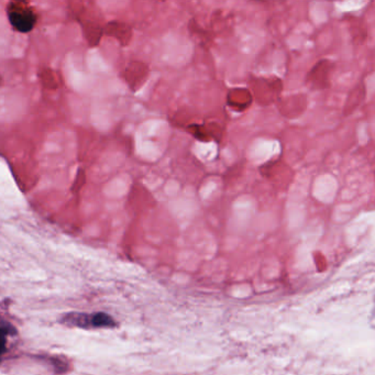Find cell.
<instances>
[{
  "label": "cell",
  "instance_id": "9c48e42d",
  "mask_svg": "<svg viewBox=\"0 0 375 375\" xmlns=\"http://www.w3.org/2000/svg\"><path fill=\"white\" fill-rule=\"evenodd\" d=\"M252 91L248 89H232L227 94V105L232 110L243 113L253 103Z\"/></svg>",
  "mask_w": 375,
  "mask_h": 375
},
{
  "label": "cell",
  "instance_id": "4fadbf2b",
  "mask_svg": "<svg viewBox=\"0 0 375 375\" xmlns=\"http://www.w3.org/2000/svg\"><path fill=\"white\" fill-rule=\"evenodd\" d=\"M348 25H349L351 37L355 43H363L367 40L368 31H367L364 23L361 19L351 17V18L348 19Z\"/></svg>",
  "mask_w": 375,
  "mask_h": 375
},
{
  "label": "cell",
  "instance_id": "5bb4252c",
  "mask_svg": "<svg viewBox=\"0 0 375 375\" xmlns=\"http://www.w3.org/2000/svg\"><path fill=\"white\" fill-rule=\"evenodd\" d=\"M186 130L193 138L201 142H210L212 140L207 125L191 124L186 127Z\"/></svg>",
  "mask_w": 375,
  "mask_h": 375
},
{
  "label": "cell",
  "instance_id": "ba28073f",
  "mask_svg": "<svg viewBox=\"0 0 375 375\" xmlns=\"http://www.w3.org/2000/svg\"><path fill=\"white\" fill-rule=\"evenodd\" d=\"M105 36L115 39L121 46H129L132 42L134 31L128 23L122 21L113 20L103 25Z\"/></svg>",
  "mask_w": 375,
  "mask_h": 375
},
{
  "label": "cell",
  "instance_id": "277c9868",
  "mask_svg": "<svg viewBox=\"0 0 375 375\" xmlns=\"http://www.w3.org/2000/svg\"><path fill=\"white\" fill-rule=\"evenodd\" d=\"M150 75V68L141 61H132L125 68L122 77L130 91L136 93L144 87Z\"/></svg>",
  "mask_w": 375,
  "mask_h": 375
},
{
  "label": "cell",
  "instance_id": "9a60e30c",
  "mask_svg": "<svg viewBox=\"0 0 375 375\" xmlns=\"http://www.w3.org/2000/svg\"><path fill=\"white\" fill-rule=\"evenodd\" d=\"M86 184V174L84 170H78L77 174H76L75 179H74L73 185H72V193L74 195H78V193H81L83 187Z\"/></svg>",
  "mask_w": 375,
  "mask_h": 375
},
{
  "label": "cell",
  "instance_id": "8992f818",
  "mask_svg": "<svg viewBox=\"0 0 375 375\" xmlns=\"http://www.w3.org/2000/svg\"><path fill=\"white\" fill-rule=\"evenodd\" d=\"M260 171L265 179L273 182L275 185L287 184L293 179V172L282 160L267 162L263 167H261Z\"/></svg>",
  "mask_w": 375,
  "mask_h": 375
},
{
  "label": "cell",
  "instance_id": "6da1fadb",
  "mask_svg": "<svg viewBox=\"0 0 375 375\" xmlns=\"http://www.w3.org/2000/svg\"><path fill=\"white\" fill-rule=\"evenodd\" d=\"M8 21L13 30L20 33H29L38 25L39 15L36 8L25 0H15L6 8Z\"/></svg>",
  "mask_w": 375,
  "mask_h": 375
},
{
  "label": "cell",
  "instance_id": "7a4b0ae2",
  "mask_svg": "<svg viewBox=\"0 0 375 375\" xmlns=\"http://www.w3.org/2000/svg\"><path fill=\"white\" fill-rule=\"evenodd\" d=\"M252 95L258 103L269 105L280 98L283 91V83L280 78L261 77L251 81Z\"/></svg>",
  "mask_w": 375,
  "mask_h": 375
},
{
  "label": "cell",
  "instance_id": "5b68a950",
  "mask_svg": "<svg viewBox=\"0 0 375 375\" xmlns=\"http://www.w3.org/2000/svg\"><path fill=\"white\" fill-rule=\"evenodd\" d=\"M333 73V64L328 60H322L312 66L306 77V83L312 89H326L330 86L331 75Z\"/></svg>",
  "mask_w": 375,
  "mask_h": 375
},
{
  "label": "cell",
  "instance_id": "8fae6325",
  "mask_svg": "<svg viewBox=\"0 0 375 375\" xmlns=\"http://www.w3.org/2000/svg\"><path fill=\"white\" fill-rule=\"evenodd\" d=\"M306 106V99L305 96H291L290 98L286 99L281 105L280 109L284 116L294 117L298 116L303 110H305Z\"/></svg>",
  "mask_w": 375,
  "mask_h": 375
},
{
  "label": "cell",
  "instance_id": "52a82bcc",
  "mask_svg": "<svg viewBox=\"0 0 375 375\" xmlns=\"http://www.w3.org/2000/svg\"><path fill=\"white\" fill-rule=\"evenodd\" d=\"M78 23H81L84 39L89 44V48H96L99 46L101 39L105 36L103 27L98 21L94 19L85 18L84 15H75Z\"/></svg>",
  "mask_w": 375,
  "mask_h": 375
},
{
  "label": "cell",
  "instance_id": "30bf717a",
  "mask_svg": "<svg viewBox=\"0 0 375 375\" xmlns=\"http://www.w3.org/2000/svg\"><path fill=\"white\" fill-rule=\"evenodd\" d=\"M41 85L48 91H56L63 84V78L60 73L50 68H42L39 72Z\"/></svg>",
  "mask_w": 375,
  "mask_h": 375
},
{
  "label": "cell",
  "instance_id": "3957f363",
  "mask_svg": "<svg viewBox=\"0 0 375 375\" xmlns=\"http://www.w3.org/2000/svg\"><path fill=\"white\" fill-rule=\"evenodd\" d=\"M63 324L72 327H80L83 329L91 328H113L116 326V322L111 316L106 312H95V314H75L71 312L62 318Z\"/></svg>",
  "mask_w": 375,
  "mask_h": 375
},
{
  "label": "cell",
  "instance_id": "7c38bea8",
  "mask_svg": "<svg viewBox=\"0 0 375 375\" xmlns=\"http://www.w3.org/2000/svg\"><path fill=\"white\" fill-rule=\"evenodd\" d=\"M365 97V86L363 83L359 84L355 86V89L350 91L349 96H348L347 103L345 105V115H350L351 113L355 110L357 107L360 106V103H362L363 99Z\"/></svg>",
  "mask_w": 375,
  "mask_h": 375
}]
</instances>
